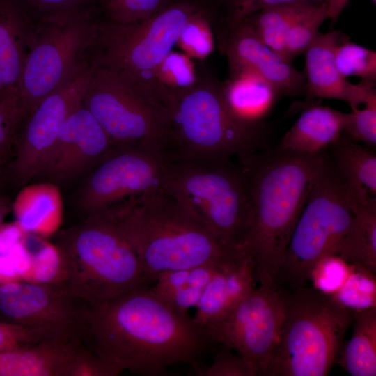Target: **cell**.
<instances>
[{
  "mask_svg": "<svg viewBox=\"0 0 376 376\" xmlns=\"http://www.w3.org/2000/svg\"><path fill=\"white\" fill-rule=\"evenodd\" d=\"M80 343L121 373L157 376L178 363L202 368L219 345L189 314L176 311L148 285L96 305L80 304Z\"/></svg>",
  "mask_w": 376,
  "mask_h": 376,
  "instance_id": "cell-1",
  "label": "cell"
},
{
  "mask_svg": "<svg viewBox=\"0 0 376 376\" xmlns=\"http://www.w3.org/2000/svg\"><path fill=\"white\" fill-rule=\"evenodd\" d=\"M104 212L135 251L148 285L165 271L224 263L242 255L227 246L187 202L165 185L127 198Z\"/></svg>",
  "mask_w": 376,
  "mask_h": 376,
  "instance_id": "cell-2",
  "label": "cell"
},
{
  "mask_svg": "<svg viewBox=\"0 0 376 376\" xmlns=\"http://www.w3.org/2000/svg\"><path fill=\"white\" fill-rule=\"evenodd\" d=\"M324 155L284 151L258 155L242 164L247 173L251 210L248 237L240 249L256 283L275 288L293 230Z\"/></svg>",
  "mask_w": 376,
  "mask_h": 376,
  "instance_id": "cell-3",
  "label": "cell"
},
{
  "mask_svg": "<svg viewBox=\"0 0 376 376\" xmlns=\"http://www.w3.org/2000/svg\"><path fill=\"white\" fill-rule=\"evenodd\" d=\"M57 247L59 285L83 303H104L146 284L135 251L104 212L64 231Z\"/></svg>",
  "mask_w": 376,
  "mask_h": 376,
  "instance_id": "cell-4",
  "label": "cell"
},
{
  "mask_svg": "<svg viewBox=\"0 0 376 376\" xmlns=\"http://www.w3.org/2000/svg\"><path fill=\"white\" fill-rule=\"evenodd\" d=\"M284 318L279 341L261 376H325L336 362L353 311L307 285L281 292Z\"/></svg>",
  "mask_w": 376,
  "mask_h": 376,
  "instance_id": "cell-5",
  "label": "cell"
},
{
  "mask_svg": "<svg viewBox=\"0 0 376 376\" xmlns=\"http://www.w3.org/2000/svg\"><path fill=\"white\" fill-rule=\"evenodd\" d=\"M212 0H169L150 17L136 22L101 21L94 57L162 111L156 70L177 45L180 31L193 16L214 5Z\"/></svg>",
  "mask_w": 376,
  "mask_h": 376,
  "instance_id": "cell-6",
  "label": "cell"
},
{
  "mask_svg": "<svg viewBox=\"0 0 376 376\" xmlns=\"http://www.w3.org/2000/svg\"><path fill=\"white\" fill-rule=\"evenodd\" d=\"M97 4L39 17L19 86L23 118L91 59L100 20Z\"/></svg>",
  "mask_w": 376,
  "mask_h": 376,
  "instance_id": "cell-7",
  "label": "cell"
},
{
  "mask_svg": "<svg viewBox=\"0 0 376 376\" xmlns=\"http://www.w3.org/2000/svg\"><path fill=\"white\" fill-rule=\"evenodd\" d=\"M164 185L187 202L229 247L240 250L251 224L244 166L230 160L173 157Z\"/></svg>",
  "mask_w": 376,
  "mask_h": 376,
  "instance_id": "cell-8",
  "label": "cell"
},
{
  "mask_svg": "<svg viewBox=\"0 0 376 376\" xmlns=\"http://www.w3.org/2000/svg\"><path fill=\"white\" fill-rule=\"evenodd\" d=\"M353 217L349 192L334 164L324 155L288 245L275 288L290 292L306 286L317 264L336 256Z\"/></svg>",
  "mask_w": 376,
  "mask_h": 376,
  "instance_id": "cell-9",
  "label": "cell"
},
{
  "mask_svg": "<svg viewBox=\"0 0 376 376\" xmlns=\"http://www.w3.org/2000/svg\"><path fill=\"white\" fill-rule=\"evenodd\" d=\"M168 119L175 151L173 157L230 160L242 164L253 155L258 127L240 120L230 109L223 88L198 81L175 98Z\"/></svg>",
  "mask_w": 376,
  "mask_h": 376,
  "instance_id": "cell-10",
  "label": "cell"
},
{
  "mask_svg": "<svg viewBox=\"0 0 376 376\" xmlns=\"http://www.w3.org/2000/svg\"><path fill=\"white\" fill-rule=\"evenodd\" d=\"M94 60L81 105L114 144L143 146L172 156L175 148L165 113L95 57Z\"/></svg>",
  "mask_w": 376,
  "mask_h": 376,
  "instance_id": "cell-11",
  "label": "cell"
},
{
  "mask_svg": "<svg viewBox=\"0 0 376 376\" xmlns=\"http://www.w3.org/2000/svg\"><path fill=\"white\" fill-rule=\"evenodd\" d=\"M283 318L281 292L274 287L258 285L205 329L217 343L244 359L250 376H261L279 341Z\"/></svg>",
  "mask_w": 376,
  "mask_h": 376,
  "instance_id": "cell-12",
  "label": "cell"
},
{
  "mask_svg": "<svg viewBox=\"0 0 376 376\" xmlns=\"http://www.w3.org/2000/svg\"><path fill=\"white\" fill-rule=\"evenodd\" d=\"M171 157L143 146L114 144L89 176L79 207L88 215L97 214L162 187Z\"/></svg>",
  "mask_w": 376,
  "mask_h": 376,
  "instance_id": "cell-13",
  "label": "cell"
},
{
  "mask_svg": "<svg viewBox=\"0 0 376 376\" xmlns=\"http://www.w3.org/2000/svg\"><path fill=\"white\" fill-rule=\"evenodd\" d=\"M93 56L77 73L45 97L22 120L13 164L16 180L25 182L41 174L59 131L68 116L81 105L93 71Z\"/></svg>",
  "mask_w": 376,
  "mask_h": 376,
  "instance_id": "cell-14",
  "label": "cell"
},
{
  "mask_svg": "<svg viewBox=\"0 0 376 376\" xmlns=\"http://www.w3.org/2000/svg\"><path fill=\"white\" fill-rule=\"evenodd\" d=\"M80 304L59 284L16 281L0 283L3 316L57 340H78Z\"/></svg>",
  "mask_w": 376,
  "mask_h": 376,
  "instance_id": "cell-15",
  "label": "cell"
},
{
  "mask_svg": "<svg viewBox=\"0 0 376 376\" xmlns=\"http://www.w3.org/2000/svg\"><path fill=\"white\" fill-rule=\"evenodd\" d=\"M219 45L231 75L255 74L272 85L279 94L298 95L306 91L304 75L265 45L244 19H226Z\"/></svg>",
  "mask_w": 376,
  "mask_h": 376,
  "instance_id": "cell-16",
  "label": "cell"
},
{
  "mask_svg": "<svg viewBox=\"0 0 376 376\" xmlns=\"http://www.w3.org/2000/svg\"><path fill=\"white\" fill-rule=\"evenodd\" d=\"M93 114L81 105L62 125L42 173L55 180L72 177L113 147Z\"/></svg>",
  "mask_w": 376,
  "mask_h": 376,
  "instance_id": "cell-17",
  "label": "cell"
},
{
  "mask_svg": "<svg viewBox=\"0 0 376 376\" xmlns=\"http://www.w3.org/2000/svg\"><path fill=\"white\" fill-rule=\"evenodd\" d=\"M345 38L337 31L318 33L304 53L305 92L309 97L342 100L350 108H359L376 93L375 81L361 80L352 84L340 75L335 63V52Z\"/></svg>",
  "mask_w": 376,
  "mask_h": 376,
  "instance_id": "cell-18",
  "label": "cell"
},
{
  "mask_svg": "<svg viewBox=\"0 0 376 376\" xmlns=\"http://www.w3.org/2000/svg\"><path fill=\"white\" fill-rule=\"evenodd\" d=\"M34 24L24 0H0V93L19 105L20 80Z\"/></svg>",
  "mask_w": 376,
  "mask_h": 376,
  "instance_id": "cell-19",
  "label": "cell"
},
{
  "mask_svg": "<svg viewBox=\"0 0 376 376\" xmlns=\"http://www.w3.org/2000/svg\"><path fill=\"white\" fill-rule=\"evenodd\" d=\"M256 281L249 260L241 256L225 263L212 278L196 306L193 318L205 328L226 315L254 288Z\"/></svg>",
  "mask_w": 376,
  "mask_h": 376,
  "instance_id": "cell-20",
  "label": "cell"
},
{
  "mask_svg": "<svg viewBox=\"0 0 376 376\" xmlns=\"http://www.w3.org/2000/svg\"><path fill=\"white\" fill-rule=\"evenodd\" d=\"M79 340H47L0 352V376H68Z\"/></svg>",
  "mask_w": 376,
  "mask_h": 376,
  "instance_id": "cell-21",
  "label": "cell"
},
{
  "mask_svg": "<svg viewBox=\"0 0 376 376\" xmlns=\"http://www.w3.org/2000/svg\"><path fill=\"white\" fill-rule=\"evenodd\" d=\"M351 113L329 106L314 105L304 110L281 141L284 151L317 155L335 144L350 120Z\"/></svg>",
  "mask_w": 376,
  "mask_h": 376,
  "instance_id": "cell-22",
  "label": "cell"
},
{
  "mask_svg": "<svg viewBox=\"0 0 376 376\" xmlns=\"http://www.w3.org/2000/svg\"><path fill=\"white\" fill-rule=\"evenodd\" d=\"M347 191L354 217L336 256L348 265L359 267L375 274L376 198L360 199Z\"/></svg>",
  "mask_w": 376,
  "mask_h": 376,
  "instance_id": "cell-23",
  "label": "cell"
},
{
  "mask_svg": "<svg viewBox=\"0 0 376 376\" xmlns=\"http://www.w3.org/2000/svg\"><path fill=\"white\" fill-rule=\"evenodd\" d=\"M225 263H208L163 272L157 276L152 289L170 307L189 314V309L198 305L212 278Z\"/></svg>",
  "mask_w": 376,
  "mask_h": 376,
  "instance_id": "cell-24",
  "label": "cell"
},
{
  "mask_svg": "<svg viewBox=\"0 0 376 376\" xmlns=\"http://www.w3.org/2000/svg\"><path fill=\"white\" fill-rule=\"evenodd\" d=\"M334 146V165L346 188L361 199L375 198L376 155L343 133Z\"/></svg>",
  "mask_w": 376,
  "mask_h": 376,
  "instance_id": "cell-25",
  "label": "cell"
},
{
  "mask_svg": "<svg viewBox=\"0 0 376 376\" xmlns=\"http://www.w3.org/2000/svg\"><path fill=\"white\" fill-rule=\"evenodd\" d=\"M223 91L233 112L243 122L256 127L272 110L279 95L269 82L250 72L232 75Z\"/></svg>",
  "mask_w": 376,
  "mask_h": 376,
  "instance_id": "cell-26",
  "label": "cell"
},
{
  "mask_svg": "<svg viewBox=\"0 0 376 376\" xmlns=\"http://www.w3.org/2000/svg\"><path fill=\"white\" fill-rule=\"evenodd\" d=\"M353 332L338 362L352 376L376 375V307L353 311Z\"/></svg>",
  "mask_w": 376,
  "mask_h": 376,
  "instance_id": "cell-27",
  "label": "cell"
},
{
  "mask_svg": "<svg viewBox=\"0 0 376 376\" xmlns=\"http://www.w3.org/2000/svg\"><path fill=\"white\" fill-rule=\"evenodd\" d=\"M192 60L182 52L173 50L156 70L157 97L167 116L174 100L193 88L199 81Z\"/></svg>",
  "mask_w": 376,
  "mask_h": 376,
  "instance_id": "cell-28",
  "label": "cell"
},
{
  "mask_svg": "<svg viewBox=\"0 0 376 376\" xmlns=\"http://www.w3.org/2000/svg\"><path fill=\"white\" fill-rule=\"evenodd\" d=\"M308 3L311 2L267 7L244 19L249 22L265 45L287 60L285 40L288 33L295 19Z\"/></svg>",
  "mask_w": 376,
  "mask_h": 376,
  "instance_id": "cell-29",
  "label": "cell"
},
{
  "mask_svg": "<svg viewBox=\"0 0 376 376\" xmlns=\"http://www.w3.org/2000/svg\"><path fill=\"white\" fill-rule=\"evenodd\" d=\"M329 295L338 304L352 311L376 307L375 274L350 265L346 278Z\"/></svg>",
  "mask_w": 376,
  "mask_h": 376,
  "instance_id": "cell-30",
  "label": "cell"
},
{
  "mask_svg": "<svg viewBox=\"0 0 376 376\" xmlns=\"http://www.w3.org/2000/svg\"><path fill=\"white\" fill-rule=\"evenodd\" d=\"M328 19L325 2L308 3L292 24L285 40L288 61L304 54L314 40L323 22Z\"/></svg>",
  "mask_w": 376,
  "mask_h": 376,
  "instance_id": "cell-31",
  "label": "cell"
},
{
  "mask_svg": "<svg viewBox=\"0 0 376 376\" xmlns=\"http://www.w3.org/2000/svg\"><path fill=\"white\" fill-rule=\"evenodd\" d=\"M216 3L191 17L183 26L177 45L192 59L203 60L214 50L211 19Z\"/></svg>",
  "mask_w": 376,
  "mask_h": 376,
  "instance_id": "cell-32",
  "label": "cell"
},
{
  "mask_svg": "<svg viewBox=\"0 0 376 376\" xmlns=\"http://www.w3.org/2000/svg\"><path fill=\"white\" fill-rule=\"evenodd\" d=\"M335 63L340 75L346 79L358 77L362 80L375 81L376 52L345 38L336 49Z\"/></svg>",
  "mask_w": 376,
  "mask_h": 376,
  "instance_id": "cell-33",
  "label": "cell"
},
{
  "mask_svg": "<svg viewBox=\"0 0 376 376\" xmlns=\"http://www.w3.org/2000/svg\"><path fill=\"white\" fill-rule=\"evenodd\" d=\"M169 0H97L105 20L129 24L143 20L164 7Z\"/></svg>",
  "mask_w": 376,
  "mask_h": 376,
  "instance_id": "cell-34",
  "label": "cell"
},
{
  "mask_svg": "<svg viewBox=\"0 0 376 376\" xmlns=\"http://www.w3.org/2000/svg\"><path fill=\"white\" fill-rule=\"evenodd\" d=\"M350 122L343 132L351 139L370 147L376 146V93L362 109L351 108Z\"/></svg>",
  "mask_w": 376,
  "mask_h": 376,
  "instance_id": "cell-35",
  "label": "cell"
},
{
  "mask_svg": "<svg viewBox=\"0 0 376 376\" xmlns=\"http://www.w3.org/2000/svg\"><path fill=\"white\" fill-rule=\"evenodd\" d=\"M350 265L340 257L332 255L322 259L313 270L310 279L314 288L331 294L336 290L349 273Z\"/></svg>",
  "mask_w": 376,
  "mask_h": 376,
  "instance_id": "cell-36",
  "label": "cell"
},
{
  "mask_svg": "<svg viewBox=\"0 0 376 376\" xmlns=\"http://www.w3.org/2000/svg\"><path fill=\"white\" fill-rule=\"evenodd\" d=\"M221 346L214 352L210 365H205L195 373L199 376H250L249 370L244 359L231 349Z\"/></svg>",
  "mask_w": 376,
  "mask_h": 376,
  "instance_id": "cell-37",
  "label": "cell"
},
{
  "mask_svg": "<svg viewBox=\"0 0 376 376\" xmlns=\"http://www.w3.org/2000/svg\"><path fill=\"white\" fill-rule=\"evenodd\" d=\"M47 340H60L43 331L12 322H0V352Z\"/></svg>",
  "mask_w": 376,
  "mask_h": 376,
  "instance_id": "cell-38",
  "label": "cell"
},
{
  "mask_svg": "<svg viewBox=\"0 0 376 376\" xmlns=\"http://www.w3.org/2000/svg\"><path fill=\"white\" fill-rule=\"evenodd\" d=\"M23 113L19 104L0 93V155L3 157L16 140Z\"/></svg>",
  "mask_w": 376,
  "mask_h": 376,
  "instance_id": "cell-39",
  "label": "cell"
},
{
  "mask_svg": "<svg viewBox=\"0 0 376 376\" xmlns=\"http://www.w3.org/2000/svg\"><path fill=\"white\" fill-rule=\"evenodd\" d=\"M120 373L81 344L72 361L68 376H117Z\"/></svg>",
  "mask_w": 376,
  "mask_h": 376,
  "instance_id": "cell-40",
  "label": "cell"
},
{
  "mask_svg": "<svg viewBox=\"0 0 376 376\" xmlns=\"http://www.w3.org/2000/svg\"><path fill=\"white\" fill-rule=\"evenodd\" d=\"M229 6L228 17L233 20H240L263 8L297 3H320L325 0H225Z\"/></svg>",
  "mask_w": 376,
  "mask_h": 376,
  "instance_id": "cell-41",
  "label": "cell"
},
{
  "mask_svg": "<svg viewBox=\"0 0 376 376\" xmlns=\"http://www.w3.org/2000/svg\"><path fill=\"white\" fill-rule=\"evenodd\" d=\"M31 14L39 17L95 4L97 0H24Z\"/></svg>",
  "mask_w": 376,
  "mask_h": 376,
  "instance_id": "cell-42",
  "label": "cell"
},
{
  "mask_svg": "<svg viewBox=\"0 0 376 376\" xmlns=\"http://www.w3.org/2000/svg\"><path fill=\"white\" fill-rule=\"evenodd\" d=\"M19 237V230L9 226L0 230V254L8 252L15 244Z\"/></svg>",
  "mask_w": 376,
  "mask_h": 376,
  "instance_id": "cell-43",
  "label": "cell"
},
{
  "mask_svg": "<svg viewBox=\"0 0 376 376\" xmlns=\"http://www.w3.org/2000/svg\"><path fill=\"white\" fill-rule=\"evenodd\" d=\"M348 0H325L327 7L328 19L335 24L342 11L347 3Z\"/></svg>",
  "mask_w": 376,
  "mask_h": 376,
  "instance_id": "cell-44",
  "label": "cell"
},
{
  "mask_svg": "<svg viewBox=\"0 0 376 376\" xmlns=\"http://www.w3.org/2000/svg\"><path fill=\"white\" fill-rule=\"evenodd\" d=\"M8 211V206L0 209V228L3 223V220Z\"/></svg>",
  "mask_w": 376,
  "mask_h": 376,
  "instance_id": "cell-45",
  "label": "cell"
},
{
  "mask_svg": "<svg viewBox=\"0 0 376 376\" xmlns=\"http://www.w3.org/2000/svg\"><path fill=\"white\" fill-rule=\"evenodd\" d=\"M7 206L6 203L2 198H0V209Z\"/></svg>",
  "mask_w": 376,
  "mask_h": 376,
  "instance_id": "cell-46",
  "label": "cell"
},
{
  "mask_svg": "<svg viewBox=\"0 0 376 376\" xmlns=\"http://www.w3.org/2000/svg\"><path fill=\"white\" fill-rule=\"evenodd\" d=\"M374 4H375L376 0H371Z\"/></svg>",
  "mask_w": 376,
  "mask_h": 376,
  "instance_id": "cell-47",
  "label": "cell"
},
{
  "mask_svg": "<svg viewBox=\"0 0 376 376\" xmlns=\"http://www.w3.org/2000/svg\"><path fill=\"white\" fill-rule=\"evenodd\" d=\"M1 159H2V157L0 155V163H1Z\"/></svg>",
  "mask_w": 376,
  "mask_h": 376,
  "instance_id": "cell-48",
  "label": "cell"
}]
</instances>
